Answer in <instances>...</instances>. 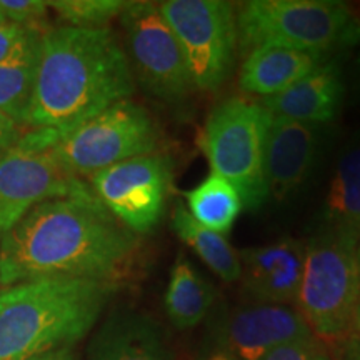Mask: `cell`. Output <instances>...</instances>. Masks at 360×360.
Returning a JSON list of instances; mask_svg holds the SVG:
<instances>
[{
  "mask_svg": "<svg viewBox=\"0 0 360 360\" xmlns=\"http://www.w3.org/2000/svg\"><path fill=\"white\" fill-rule=\"evenodd\" d=\"M157 6L179 40L193 87L219 90L237 64L236 6L225 0H165Z\"/></svg>",
  "mask_w": 360,
  "mask_h": 360,
  "instance_id": "obj_7",
  "label": "cell"
},
{
  "mask_svg": "<svg viewBox=\"0 0 360 360\" xmlns=\"http://www.w3.org/2000/svg\"><path fill=\"white\" fill-rule=\"evenodd\" d=\"M238 56L285 47L330 56L360 42V19L335 0H249L236 7Z\"/></svg>",
  "mask_w": 360,
  "mask_h": 360,
  "instance_id": "obj_4",
  "label": "cell"
},
{
  "mask_svg": "<svg viewBox=\"0 0 360 360\" xmlns=\"http://www.w3.org/2000/svg\"><path fill=\"white\" fill-rule=\"evenodd\" d=\"M7 22L24 27H44L47 2L39 0H0Z\"/></svg>",
  "mask_w": 360,
  "mask_h": 360,
  "instance_id": "obj_25",
  "label": "cell"
},
{
  "mask_svg": "<svg viewBox=\"0 0 360 360\" xmlns=\"http://www.w3.org/2000/svg\"><path fill=\"white\" fill-rule=\"evenodd\" d=\"M187 210L193 220L209 231L225 236L232 231L244 205L232 184L210 172L199 186L184 192Z\"/></svg>",
  "mask_w": 360,
  "mask_h": 360,
  "instance_id": "obj_22",
  "label": "cell"
},
{
  "mask_svg": "<svg viewBox=\"0 0 360 360\" xmlns=\"http://www.w3.org/2000/svg\"><path fill=\"white\" fill-rule=\"evenodd\" d=\"M159 127L142 105L127 98L57 139L53 154L75 175H90L135 157L155 154Z\"/></svg>",
  "mask_w": 360,
  "mask_h": 360,
  "instance_id": "obj_8",
  "label": "cell"
},
{
  "mask_svg": "<svg viewBox=\"0 0 360 360\" xmlns=\"http://www.w3.org/2000/svg\"><path fill=\"white\" fill-rule=\"evenodd\" d=\"M260 360H328L322 342L314 335L292 339L274 347Z\"/></svg>",
  "mask_w": 360,
  "mask_h": 360,
  "instance_id": "obj_24",
  "label": "cell"
},
{
  "mask_svg": "<svg viewBox=\"0 0 360 360\" xmlns=\"http://www.w3.org/2000/svg\"><path fill=\"white\" fill-rule=\"evenodd\" d=\"M321 127L272 117L264 157L267 200L290 199L307 182L321 150Z\"/></svg>",
  "mask_w": 360,
  "mask_h": 360,
  "instance_id": "obj_13",
  "label": "cell"
},
{
  "mask_svg": "<svg viewBox=\"0 0 360 360\" xmlns=\"http://www.w3.org/2000/svg\"><path fill=\"white\" fill-rule=\"evenodd\" d=\"M242 287L255 302L289 305L297 299L304 274L305 247L294 237L238 252Z\"/></svg>",
  "mask_w": 360,
  "mask_h": 360,
  "instance_id": "obj_14",
  "label": "cell"
},
{
  "mask_svg": "<svg viewBox=\"0 0 360 360\" xmlns=\"http://www.w3.org/2000/svg\"><path fill=\"white\" fill-rule=\"evenodd\" d=\"M29 27L13 24V22H4L0 24V62L8 57L15 45L20 42Z\"/></svg>",
  "mask_w": 360,
  "mask_h": 360,
  "instance_id": "obj_26",
  "label": "cell"
},
{
  "mask_svg": "<svg viewBox=\"0 0 360 360\" xmlns=\"http://www.w3.org/2000/svg\"><path fill=\"white\" fill-rule=\"evenodd\" d=\"M270 122L272 115L259 101L229 97L214 107L202 130L210 172L232 184L245 210H259L267 202L264 157Z\"/></svg>",
  "mask_w": 360,
  "mask_h": 360,
  "instance_id": "obj_5",
  "label": "cell"
},
{
  "mask_svg": "<svg viewBox=\"0 0 360 360\" xmlns=\"http://www.w3.org/2000/svg\"><path fill=\"white\" fill-rule=\"evenodd\" d=\"M342 98V70L337 62L327 60L289 89L259 102L272 117L322 125L335 119Z\"/></svg>",
  "mask_w": 360,
  "mask_h": 360,
  "instance_id": "obj_15",
  "label": "cell"
},
{
  "mask_svg": "<svg viewBox=\"0 0 360 360\" xmlns=\"http://www.w3.org/2000/svg\"><path fill=\"white\" fill-rule=\"evenodd\" d=\"M357 259H359V265H360V240H359V245H357Z\"/></svg>",
  "mask_w": 360,
  "mask_h": 360,
  "instance_id": "obj_33",
  "label": "cell"
},
{
  "mask_svg": "<svg viewBox=\"0 0 360 360\" xmlns=\"http://www.w3.org/2000/svg\"><path fill=\"white\" fill-rule=\"evenodd\" d=\"M70 27L103 29L115 17H120L127 2L122 0H56L47 2Z\"/></svg>",
  "mask_w": 360,
  "mask_h": 360,
  "instance_id": "obj_23",
  "label": "cell"
},
{
  "mask_svg": "<svg viewBox=\"0 0 360 360\" xmlns=\"http://www.w3.org/2000/svg\"><path fill=\"white\" fill-rule=\"evenodd\" d=\"M117 283L47 277L0 292V360H30L72 347L96 326Z\"/></svg>",
  "mask_w": 360,
  "mask_h": 360,
  "instance_id": "obj_3",
  "label": "cell"
},
{
  "mask_svg": "<svg viewBox=\"0 0 360 360\" xmlns=\"http://www.w3.org/2000/svg\"><path fill=\"white\" fill-rule=\"evenodd\" d=\"M309 335L314 334L297 309L254 300L215 314L209 347L232 360H260L283 342Z\"/></svg>",
  "mask_w": 360,
  "mask_h": 360,
  "instance_id": "obj_12",
  "label": "cell"
},
{
  "mask_svg": "<svg viewBox=\"0 0 360 360\" xmlns=\"http://www.w3.org/2000/svg\"><path fill=\"white\" fill-rule=\"evenodd\" d=\"M47 27H29L7 58L0 62V110L19 125L27 124Z\"/></svg>",
  "mask_w": 360,
  "mask_h": 360,
  "instance_id": "obj_19",
  "label": "cell"
},
{
  "mask_svg": "<svg viewBox=\"0 0 360 360\" xmlns=\"http://www.w3.org/2000/svg\"><path fill=\"white\" fill-rule=\"evenodd\" d=\"M134 90L127 56L109 27L47 29L25 125L62 137Z\"/></svg>",
  "mask_w": 360,
  "mask_h": 360,
  "instance_id": "obj_2",
  "label": "cell"
},
{
  "mask_svg": "<svg viewBox=\"0 0 360 360\" xmlns=\"http://www.w3.org/2000/svg\"><path fill=\"white\" fill-rule=\"evenodd\" d=\"M199 360H232L227 355L220 354V352H214V350H209V354H205L204 357H200Z\"/></svg>",
  "mask_w": 360,
  "mask_h": 360,
  "instance_id": "obj_29",
  "label": "cell"
},
{
  "mask_svg": "<svg viewBox=\"0 0 360 360\" xmlns=\"http://www.w3.org/2000/svg\"><path fill=\"white\" fill-rule=\"evenodd\" d=\"M326 53L285 47H259L245 53L238 72V87L247 96L272 97L326 64Z\"/></svg>",
  "mask_w": 360,
  "mask_h": 360,
  "instance_id": "obj_17",
  "label": "cell"
},
{
  "mask_svg": "<svg viewBox=\"0 0 360 360\" xmlns=\"http://www.w3.org/2000/svg\"><path fill=\"white\" fill-rule=\"evenodd\" d=\"M134 80L157 101L179 105L195 92L177 37L152 2H127L120 13Z\"/></svg>",
  "mask_w": 360,
  "mask_h": 360,
  "instance_id": "obj_9",
  "label": "cell"
},
{
  "mask_svg": "<svg viewBox=\"0 0 360 360\" xmlns=\"http://www.w3.org/2000/svg\"><path fill=\"white\" fill-rule=\"evenodd\" d=\"M355 79H357V87L360 90V51H359L357 60H355Z\"/></svg>",
  "mask_w": 360,
  "mask_h": 360,
  "instance_id": "obj_30",
  "label": "cell"
},
{
  "mask_svg": "<svg viewBox=\"0 0 360 360\" xmlns=\"http://www.w3.org/2000/svg\"><path fill=\"white\" fill-rule=\"evenodd\" d=\"M170 225L175 236L187 247H191L219 278L229 283L240 281L242 264L238 250L233 249L225 236L209 231L193 220L182 202L174 205Z\"/></svg>",
  "mask_w": 360,
  "mask_h": 360,
  "instance_id": "obj_21",
  "label": "cell"
},
{
  "mask_svg": "<svg viewBox=\"0 0 360 360\" xmlns=\"http://www.w3.org/2000/svg\"><path fill=\"white\" fill-rule=\"evenodd\" d=\"M217 292L207 278L180 254L175 260L164 295L165 312L170 323L179 330H187L204 321L212 310Z\"/></svg>",
  "mask_w": 360,
  "mask_h": 360,
  "instance_id": "obj_20",
  "label": "cell"
},
{
  "mask_svg": "<svg viewBox=\"0 0 360 360\" xmlns=\"http://www.w3.org/2000/svg\"><path fill=\"white\" fill-rule=\"evenodd\" d=\"M89 360H172V350L150 315L117 310L94 335Z\"/></svg>",
  "mask_w": 360,
  "mask_h": 360,
  "instance_id": "obj_16",
  "label": "cell"
},
{
  "mask_svg": "<svg viewBox=\"0 0 360 360\" xmlns=\"http://www.w3.org/2000/svg\"><path fill=\"white\" fill-rule=\"evenodd\" d=\"M355 323H357V326L360 327V305H359V309H357V315H355Z\"/></svg>",
  "mask_w": 360,
  "mask_h": 360,
  "instance_id": "obj_32",
  "label": "cell"
},
{
  "mask_svg": "<svg viewBox=\"0 0 360 360\" xmlns=\"http://www.w3.org/2000/svg\"><path fill=\"white\" fill-rule=\"evenodd\" d=\"M30 360H77V359H75L74 352H72V347H64L58 350H52V352H47L44 355H39V357H34Z\"/></svg>",
  "mask_w": 360,
  "mask_h": 360,
  "instance_id": "obj_28",
  "label": "cell"
},
{
  "mask_svg": "<svg viewBox=\"0 0 360 360\" xmlns=\"http://www.w3.org/2000/svg\"><path fill=\"white\" fill-rule=\"evenodd\" d=\"M304 247L297 310L312 334L321 339H339L354 326L360 305L357 244L332 233L315 232Z\"/></svg>",
  "mask_w": 360,
  "mask_h": 360,
  "instance_id": "obj_6",
  "label": "cell"
},
{
  "mask_svg": "<svg viewBox=\"0 0 360 360\" xmlns=\"http://www.w3.org/2000/svg\"><path fill=\"white\" fill-rule=\"evenodd\" d=\"M22 139L20 125L0 110V154L15 146Z\"/></svg>",
  "mask_w": 360,
  "mask_h": 360,
  "instance_id": "obj_27",
  "label": "cell"
},
{
  "mask_svg": "<svg viewBox=\"0 0 360 360\" xmlns=\"http://www.w3.org/2000/svg\"><path fill=\"white\" fill-rule=\"evenodd\" d=\"M94 191L42 147L32 132L0 154V238L35 205L67 197H89Z\"/></svg>",
  "mask_w": 360,
  "mask_h": 360,
  "instance_id": "obj_10",
  "label": "cell"
},
{
  "mask_svg": "<svg viewBox=\"0 0 360 360\" xmlns=\"http://www.w3.org/2000/svg\"><path fill=\"white\" fill-rule=\"evenodd\" d=\"M317 232L359 245L360 240V141L342 150L330 175L317 219Z\"/></svg>",
  "mask_w": 360,
  "mask_h": 360,
  "instance_id": "obj_18",
  "label": "cell"
},
{
  "mask_svg": "<svg viewBox=\"0 0 360 360\" xmlns=\"http://www.w3.org/2000/svg\"><path fill=\"white\" fill-rule=\"evenodd\" d=\"M89 179L98 202L120 224L134 233H150L165 214L174 164L167 155H142Z\"/></svg>",
  "mask_w": 360,
  "mask_h": 360,
  "instance_id": "obj_11",
  "label": "cell"
},
{
  "mask_svg": "<svg viewBox=\"0 0 360 360\" xmlns=\"http://www.w3.org/2000/svg\"><path fill=\"white\" fill-rule=\"evenodd\" d=\"M137 233L94 195L35 205L0 238V283L79 277L119 283L137 257Z\"/></svg>",
  "mask_w": 360,
  "mask_h": 360,
  "instance_id": "obj_1",
  "label": "cell"
},
{
  "mask_svg": "<svg viewBox=\"0 0 360 360\" xmlns=\"http://www.w3.org/2000/svg\"><path fill=\"white\" fill-rule=\"evenodd\" d=\"M4 22H7V19H6V13H4L2 4H0V24H4Z\"/></svg>",
  "mask_w": 360,
  "mask_h": 360,
  "instance_id": "obj_31",
  "label": "cell"
}]
</instances>
